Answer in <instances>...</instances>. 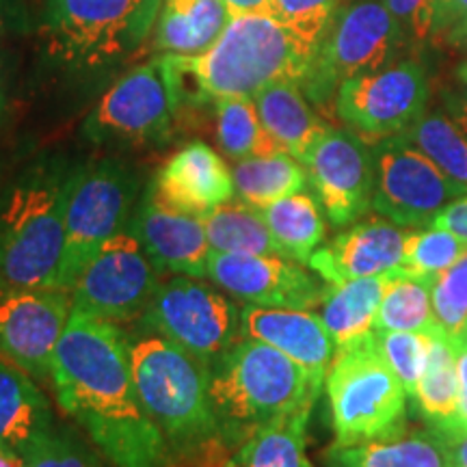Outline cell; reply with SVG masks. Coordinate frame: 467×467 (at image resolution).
Segmentation results:
<instances>
[{"label": "cell", "instance_id": "obj_1", "mask_svg": "<svg viewBox=\"0 0 467 467\" xmlns=\"http://www.w3.org/2000/svg\"><path fill=\"white\" fill-rule=\"evenodd\" d=\"M58 405L119 467H171L173 454L139 399L124 329L72 309L52 359Z\"/></svg>", "mask_w": 467, "mask_h": 467}, {"label": "cell", "instance_id": "obj_35", "mask_svg": "<svg viewBox=\"0 0 467 467\" xmlns=\"http://www.w3.org/2000/svg\"><path fill=\"white\" fill-rule=\"evenodd\" d=\"M25 467H119L96 443H87L66 426L50 424L17 452Z\"/></svg>", "mask_w": 467, "mask_h": 467}, {"label": "cell", "instance_id": "obj_52", "mask_svg": "<svg viewBox=\"0 0 467 467\" xmlns=\"http://www.w3.org/2000/svg\"><path fill=\"white\" fill-rule=\"evenodd\" d=\"M457 78L467 87V61H461L457 66Z\"/></svg>", "mask_w": 467, "mask_h": 467}, {"label": "cell", "instance_id": "obj_2", "mask_svg": "<svg viewBox=\"0 0 467 467\" xmlns=\"http://www.w3.org/2000/svg\"><path fill=\"white\" fill-rule=\"evenodd\" d=\"M317 46L306 42L266 11L232 16L206 52L162 55L171 69L182 107H203L223 98L247 96L277 80L303 83Z\"/></svg>", "mask_w": 467, "mask_h": 467}, {"label": "cell", "instance_id": "obj_20", "mask_svg": "<svg viewBox=\"0 0 467 467\" xmlns=\"http://www.w3.org/2000/svg\"><path fill=\"white\" fill-rule=\"evenodd\" d=\"M409 234L407 227L383 217L359 221L314 251L307 265L327 284L381 275L400 266Z\"/></svg>", "mask_w": 467, "mask_h": 467}, {"label": "cell", "instance_id": "obj_16", "mask_svg": "<svg viewBox=\"0 0 467 467\" xmlns=\"http://www.w3.org/2000/svg\"><path fill=\"white\" fill-rule=\"evenodd\" d=\"M317 200L336 227L355 223L372 208L375 156L355 132L329 128L303 159Z\"/></svg>", "mask_w": 467, "mask_h": 467}, {"label": "cell", "instance_id": "obj_42", "mask_svg": "<svg viewBox=\"0 0 467 467\" xmlns=\"http://www.w3.org/2000/svg\"><path fill=\"white\" fill-rule=\"evenodd\" d=\"M457 342V370H459V416L452 433L467 431V329L454 337ZM451 435V433H448Z\"/></svg>", "mask_w": 467, "mask_h": 467}, {"label": "cell", "instance_id": "obj_6", "mask_svg": "<svg viewBox=\"0 0 467 467\" xmlns=\"http://www.w3.org/2000/svg\"><path fill=\"white\" fill-rule=\"evenodd\" d=\"M325 388L337 446L388 440L409 429V394L381 353L375 331L336 348Z\"/></svg>", "mask_w": 467, "mask_h": 467}, {"label": "cell", "instance_id": "obj_26", "mask_svg": "<svg viewBox=\"0 0 467 467\" xmlns=\"http://www.w3.org/2000/svg\"><path fill=\"white\" fill-rule=\"evenodd\" d=\"M385 285H388V271L375 277L325 285L320 318L334 337L336 348L358 342L375 331V318Z\"/></svg>", "mask_w": 467, "mask_h": 467}, {"label": "cell", "instance_id": "obj_37", "mask_svg": "<svg viewBox=\"0 0 467 467\" xmlns=\"http://www.w3.org/2000/svg\"><path fill=\"white\" fill-rule=\"evenodd\" d=\"M381 353L405 385L409 399L416 392L435 337L413 331H375Z\"/></svg>", "mask_w": 467, "mask_h": 467}, {"label": "cell", "instance_id": "obj_48", "mask_svg": "<svg viewBox=\"0 0 467 467\" xmlns=\"http://www.w3.org/2000/svg\"><path fill=\"white\" fill-rule=\"evenodd\" d=\"M452 5L454 0H435V35L446 33L451 26Z\"/></svg>", "mask_w": 467, "mask_h": 467}, {"label": "cell", "instance_id": "obj_50", "mask_svg": "<svg viewBox=\"0 0 467 467\" xmlns=\"http://www.w3.org/2000/svg\"><path fill=\"white\" fill-rule=\"evenodd\" d=\"M0 467H25V461L11 448L0 446Z\"/></svg>", "mask_w": 467, "mask_h": 467}, {"label": "cell", "instance_id": "obj_47", "mask_svg": "<svg viewBox=\"0 0 467 467\" xmlns=\"http://www.w3.org/2000/svg\"><path fill=\"white\" fill-rule=\"evenodd\" d=\"M448 443H451L452 467H467V431L451 433L448 435Z\"/></svg>", "mask_w": 467, "mask_h": 467}, {"label": "cell", "instance_id": "obj_54", "mask_svg": "<svg viewBox=\"0 0 467 467\" xmlns=\"http://www.w3.org/2000/svg\"><path fill=\"white\" fill-rule=\"evenodd\" d=\"M303 467H314V463L309 459H306V461H303Z\"/></svg>", "mask_w": 467, "mask_h": 467}, {"label": "cell", "instance_id": "obj_49", "mask_svg": "<svg viewBox=\"0 0 467 467\" xmlns=\"http://www.w3.org/2000/svg\"><path fill=\"white\" fill-rule=\"evenodd\" d=\"M446 42L452 44L454 48L463 50L467 55V17H463V20H459L457 25H452L451 28H448Z\"/></svg>", "mask_w": 467, "mask_h": 467}, {"label": "cell", "instance_id": "obj_39", "mask_svg": "<svg viewBox=\"0 0 467 467\" xmlns=\"http://www.w3.org/2000/svg\"><path fill=\"white\" fill-rule=\"evenodd\" d=\"M348 0H271L268 14L318 48L334 16Z\"/></svg>", "mask_w": 467, "mask_h": 467}, {"label": "cell", "instance_id": "obj_36", "mask_svg": "<svg viewBox=\"0 0 467 467\" xmlns=\"http://www.w3.org/2000/svg\"><path fill=\"white\" fill-rule=\"evenodd\" d=\"M465 254L467 243L454 236L452 232L431 225L409 234L400 266L413 275L435 279Z\"/></svg>", "mask_w": 467, "mask_h": 467}, {"label": "cell", "instance_id": "obj_44", "mask_svg": "<svg viewBox=\"0 0 467 467\" xmlns=\"http://www.w3.org/2000/svg\"><path fill=\"white\" fill-rule=\"evenodd\" d=\"M25 25V7L22 0H0V42L11 33L20 31Z\"/></svg>", "mask_w": 467, "mask_h": 467}, {"label": "cell", "instance_id": "obj_30", "mask_svg": "<svg viewBox=\"0 0 467 467\" xmlns=\"http://www.w3.org/2000/svg\"><path fill=\"white\" fill-rule=\"evenodd\" d=\"M260 213L284 258L307 265L327 234L318 202L301 191L262 208Z\"/></svg>", "mask_w": 467, "mask_h": 467}, {"label": "cell", "instance_id": "obj_23", "mask_svg": "<svg viewBox=\"0 0 467 467\" xmlns=\"http://www.w3.org/2000/svg\"><path fill=\"white\" fill-rule=\"evenodd\" d=\"M265 130L284 151L303 162L323 134L329 130L309 107L306 93L295 80H277L254 96Z\"/></svg>", "mask_w": 467, "mask_h": 467}, {"label": "cell", "instance_id": "obj_9", "mask_svg": "<svg viewBox=\"0 0 467 467\" xmlns=\"http://www.w3.org/2000/svg\"><path fill=\"white\" fill-rule=\"evenodd\" d=\"M178 87L165 57L121 76L85 121L91 143L109 148H151L171 137L182 113Z\"/></svg>", "mask_w": 467, "mask_h": 467}, {"label": "cell", "instance_id": "obj_10", "mask_svg": "<svg viewBox=\"0 0 467 467\" xmlns=\"http://www.w3.org/2000/svg\"><path fill=\"white\" fill-rule=\"evenodd\" d=\"M159 9L161 0H48L46 20L66 61L100 67L141 46Z\"/></svg>", "mask_w": 467, "mask_h": 467}, {"label": "cell", "instance_id": "obj_51", "mask_svg": "<svg viewBox=\"0 0 467 467\" xmlns=\"http://www.w3.org/2000/svg\"><path fill=\"white\" fill-rule=\"evenodd\" d=\"M463 17H467V0H454L452 14H451V26L457 25V22L463 20Z\"/></svg>", "mask_w": 467, "mask_h": 467}, {"label": "cell", "instance_id": "obj_33", "mask_svg": "<svg viewBox=\"0 0 467 467\" xmlns=\"http://www.w3.org/2000/svg\"><path fill=\"white\" fill-rule=\"evenodd\" d=\"M214 107V134L227 159L234 162L251 156H268L284 151L265 130L254 98H223Z\"/></svg>", "mask_w": 467, "mask_h": 467}, {"label": "cell", "instance_id": "obj_15", "mask_svg": "<svg viewBox=\"0 0 467 467\" xmlns=\"http://www.w3.org/2000/svg\"><path fill=\"white\" fill-rule=\"evenodd\" d=\"M72 314V296L61 288L0 290V358L37 381H50L57 344Z\"/></svg>", "mask_w": 467, "mask_h": 467}, {"label": "cell", "instance_id": "obj_32", "mask_svg": "<svg viewBox=\"0 0 467 467\" xmlns=\"http://www.w3.org/2000/svg\"><path fill=\"white\" fill-rule=\"evenodd\" d=\"M312 409L262 426L234 451V467H303Z\"/></svg>", "mask_w": 467, "mask_h": 467}, {"label": "cell", "instance_id": "obj_21", "mask_svg": "<svg viewBox=\"0 0 467 467\" xmlns=\"http://www.w3.org/2000/svg\"><path fill=\"white\" fill-rule=\"evenodd\" d=\"M243 337L262 340L312 375L318 385H325L327 372L336 355V342L318 314L312 309L282 307H243Z\"/></svg>", "mask_w": 467, "mask_h": 467}, {"label": "cell", "instance_id": "obj_29", "mask_svg": "<svg viewBox=\"0 0 467 467\" xmlns=\"http://www.w3.org/2000/svg\"><path fill=\"white\" fill-rule=\"evenodd\" d=\"M232 178L238 200L258 210L301 192L307 184L306 167L288 151L238 161Z\"/></svg>", "mask_w": 467, "mask_h": 467}, {"label": "cell", "instance_id": "obj_25", "mask_svg": "<svg viewBox=\"0 0 467 467\" xmlns=\"http://www.w3.org/2000/svg\"><path fill=\"white\" fill-rule=\"evenodd\" d=\"M50 424H55L50 405L33 377L0 359V446L20 452Z\"/></svg>", "mask_w": 467, "mask_h": 467}, {"label": "cell", "instance_id": "obj_31", "mask_svg": "<svg viewBox=\"0 0 467 467\" xmlns=\"http://www.w3.org/2000/svg\"><path fill=\"white\" fill-rule=\"evenodd\" d=\"M208 243L219 254L279 255L282 249L258 208L244 202H225L202 219Z\"/></svg>", "mask_w": 467, "mask_h": 467}, {"label": "cell", "instance_id": "obj_11", "mask_svg": "<svg viewBox=\"0 0 467 467\" xmlns=\"http://www.w3.org/2000/svg\"><path fill=\"white\" fill-rule=\"evenodd\" d=\"M241 317L243 309L214 285L178 275L156 288L139 320L141 329L213 364L243 337Z\"/></svg>", "mask_w": 467, "mask_h": 467}, {"label": "cell", "instance_id": "obj_28", "mask_svg": "<svg viewBox=\"0 0 467 467\" xmlns=\"http://www.w3.org/2000/svg\"><path fill=\"white\" fill-rule=\"evenodd\" d=\"M411 400L426 424L441 433H452L459 416L457 342L448 334L435 337L429 361Z\"/></svg>", "mask_w": 467, "mask_h": 467}, {"label": "cell", "instance_id": "obj_18", "mask_svg": "<svg viewBox=\"0 0 467 467\" xmlns=\"http://www.w3.org/2000/svg\"><path fill=\"white\" fill-rule=\"evenodd\" d=\"M148 189L161 206L195 219L232 202L236 192L225 161L203 141H191L175 151Z\"/></svg>", "mask_w": 467, "mask_h": 467}, {"label": "cell", "instance_id": "obj_24", "mask_svg": "<svg viewBox=\"0 0 467 467\" xmlns=\"http://www.w3.org/2000/svg\"><path fill=\"white\" fill-rule=\"evenodd\" d=\"M230 20L223 0H161L156 48L162 55H202L217 42Z\"/></svg>", "mask_w": 467, "mask_h": 467}, {"label": "cell", "instance_id": "obj_41", "mask_svg": "<svg viewBox=\"0 0 467 467\" xmlns=\"http://www.w3.org/2000/svg\"><path fill=\"white\" fill-rule=\"evenodd\" d=\"M171 467H234V448L225 441H214L192 454L175 457Z\"/></svg>", "mask_w": 467, "mask_h": 467}, {"label": "cell", "instance_id": "obj_8", "mask_svg": "<svg viewBox=\"0 0 467 467\" xmlns=\"http://www.w3.org/2000/svg\"><path fill=\"white\" fill-rule=\"evenodd\" d=\"M399 20L385 0H348L320 39L301 89L318 107L336 100L344 80L392 63L400 39Z\"/></svg>", "mask_w": 467, "mask_h": 467}, {"label": "cell", "instance_id": "obj_19", "mask_svg": "<svg viewBox=\"0 0 467 467\" xmlns=\"http://www.w3.org/2000/svg\"><path fill=\"white\" fill-rule=\"evenodd\" d=\"M128 232L141 243L151 265L161 275L208 277V258L213 254L202 219L173 213L154 200L145 189L134 208Z\"/></svg>", "mask_w": 467, "mask_h": 467}, {"label": "cell", "instance_id": "obj_12", "mask_svg": "<svg viewBox=\"0 0 467 467\" xmlns=\"http://www.w3.org/2000/svg\"><path fill=\"white\" fill-rule=\"evenodd\" d=\"M375 195L372 210L379 217L407 230L431 227L433 221L461 197L467 186L452 180L429 156L400 134L372 145Z\"/></svg>", "mask_w": 467, "mask_h": 467}, {"label": "cell", "instance_id": "obj_53", "mask_svg": "<svg viewBox=\"0 0 467 467\" xmlns=\"http://www.w3.org/2000/svg\"><path fill=\"white\" fill-rule=\"evenodd\" d=\"M3 110H5V91H3V85H0V117H3Z\"/></svg>", "mask_w": 467, "mask_h": 467}, {"label": "cell", "instance_id": "obj_7", "mask_svg": "<svg viewBox=\"0 0 467 467\" xmlns=\"http://www.w3.org/2000/svg\"><path fill=\"white\" fill-rule=\"evenodd\" d=\"M137 197V173L119 161H98L69 173L66 249L57 288L72 290L91 255L115 234L128 230Z\"/></svg>", "mask_w": 467, "mask_h": 467}, {"label": "cell", "instance_id": "obj_14", "mask_svg": "<svg viewBox=\"0 0 467 467\" xmlns=\"http://www.w3.org/2000/svg\"><path fill=\"white\" fill-rule=\"evenodd\" d=\"M159 285L161 273L151 265L141 243L126 230L109 238L91 255L76 277L69 296L76 312L110 323H126L141 317Z\"/></svg>", "mask_w": 467, "mask_h": 467}, {"label": "cell", "instance_id": "obj_46", "mask_svg": "<svg viewBox=\"0 0 467 467\" xmlns=\"http://www.w3.org/2000/svg\"><path fill=\"white\" fill-rule=\"evenodd\" d=\"M223 3L232 16L258 14V11L268 14V7H271V0H223Z\"/></svg>", "mask_w": 467, "mask_h": 467}, {"label": "cell", "instance_id": "obj_45", "mask_svg": "<svg viewBox=\"0 0 467 467\" xmlns=\"http://www.w3.org/2000/svg\"><path fill=\"white\" fill-rule=\"evenodd\" d=\"M441 107L443 113L451 117L454 124L467 134V93L443 91Z\"/></svg>", "mask_w": 467, "mask_h": 467}, {"label": "cell", "instance_id": "obj_34", "mask_svg": "<svg viewBox=\"0 0 467 467\" xmlns=\"http://www.w3.org/2000/svg\"><path fill=\"white\" fill-rule=\"evenodd\" d=\"M443 173L467 186V134L446 113H424L400 132Z\"/></svg>", "mask_w": 467, "mask_h": 467}, {"label": "cell", "instance_id": "obj_3", "mask_svg": "<svg viewBox=\"0 0 467 467\" xmlns=\"http://www.w3.org/2000/svg\"><path fill=\"white\" fill-rule=\"evenodd\" d=\"M320 389L306 368L255 337H241L210 364V402L234 451L262 426L312 409Z\"/></svg>", "mask_w": 467, "mask_h": 467}, {"label": "cell", "instance_id": "obj_22", "mask_svg": "<svg viewBox=\"0 0 467 467\" xmlns=\"http://www.w3.org/2000/svg\"><path fill=\"white\" fill-rule=\"evenodd\" d=\"M323 459L327 467H452L448 435L433 426L355 446L334 443Z\"/></svg>", "mask_w": 467, "mask_h": 467}, {"label": "cell", "instance_id": "obj_43", "mask_svg": "<svg viewBox=\"0 0 467 467\" xmlns=\"http://www.w3.org/2000/svg\"><path fill=\"white\" fill-rule=\"evenodd\" d=\"M435 227L452 232L461 241L467 243V195L451 203L443 213L433 221Z\"/></svg>", "mask_w": 467, "mask_h": 467}, {"label": "cell", "instance_id": "obj_5", "mask_svg": "<svg viewBox=\"0 0 467 467\" xmlns=\"http://www.w3.org/2000/svg\"><path fill=\"white\" fill-rule=\"evenodd\" d=\"M66 167H35L0 195V290L57 288L66 249Z\"/></svg>", "mask_w": 467, "mask_h": 467}, {"label": "cell", "instance_id": "obj_40", "mask_svg": "<svg viewBox=\"0 0 467 467\" xmlns=\"http://www.w3.org/2000/svg\"><path fill=\"white\" fill-rule=\"evenodd\" d=\"M402 33L416 44L435 35V0H385Z\"/></svg>", "mask_w": 467, "mask_h": 467}, {"label": "cell", "instance_id": "obj_27", "mask_svg": "<svg viewBox=\"0 0 467 467\" xmlns=\"http://www.w3.org/2000/svg\"><path fill=\"white\" fill-rule=\"evenodd\" d=\"M433 282V277L413 275L402 266L389 268L375 331H413L433 337L446 334L435 317Z\"/></svg>", "mask_w": 467, "mask_h": 467}, {"label": "cell", "instance_id": "obj_4", "mask_svg": "<svg viewBox=\"0 0 467 467\" xmlns=\"http://www.w3.org/2000/svg\"><path fill=\"white\" fill-rule=\"evenodd\" d=\"M128 344L139 399L173 459L223 441L210 402L208 361L145 329L128 337Z\"/></svg>", "mask_w": 467, "mask_h": 467}, {"label": "cell", "instance_id": "obj_17", "mask_svg": "<svg viewBox=\"0 0 467 467\" xmlns=\"http://www.w3.org/2000/svg\"><path fill=\"white\" fill-rule=\"evenodd\" d=\"M208 277L234 299L258 307L314 309L320 307L325 284L309 275L299 262L279 255L219 254L208 258Z\"/></svg>", "mask_w": 467, "mask_h": 467}, {"label": "cell", "instance_id": "obj_38", "mask_svg": "<svg viewBox=\"0 0 467 467\" xmlns=\"http://www.w3.org/2000/svg\"><path fill=\"white\" fill-rule=\"evenodd\" d=\"M433 307L441 329L451 337L467 329V254L435 277Z\"/></svg>", "mask_w": 467, "mask_h": 467}, {"label": "cell", "instance_id": "obj_13", "mask_svg": "<svg viewBox=\"0 0 467 467\" xmlns=\"http://www.w3.org/2000/svg\"><path fill=\"white\" fill-rule=\"evenodd\" d=\"M429 78L413 58L344 80L336 93V115L350 132L377 143L416 124L426 113Z\"/></svg>", "mask_w": 467, "mask_h": 467}]
</instances>
